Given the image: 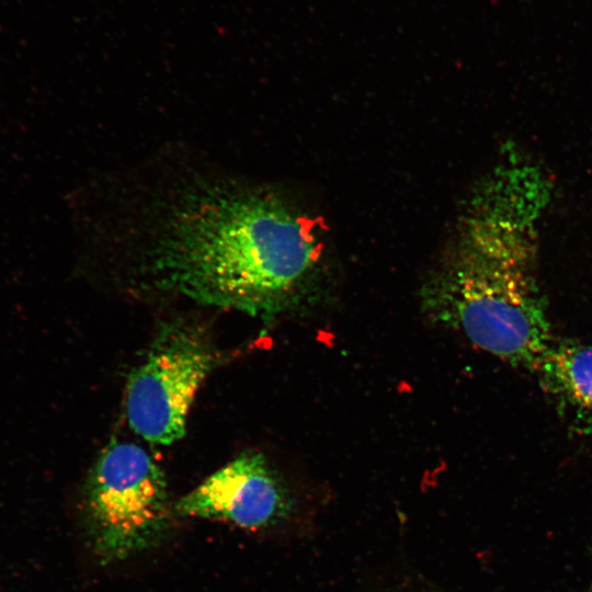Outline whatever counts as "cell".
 Listing matches in <instances>:
<instances>
[{"label": "cell", "instance_id": "6da1fadb", "mask_svg": "<svg viewBox=\"0 0 592 592\" xmlns=\"http://www.w3.org/2000/svg\"><path fill=\"white\" fill-rule=\"evenodd\" d=\"M152 224L143 267L156 288L265 319L297 301L321 251L311 219L224 182L186 186Z\"/></svg>", "mask_w": 592, "mask_h": 592}, {"label": "cell", "instance_id": "7a4b0ae2", "mask_svg": "<svg viewBox=\"0 0 592 592\" xmlns=\"http://www.w3.org/2000/svg\"><path fill=\"white\" fill-rule=\"evenodd\" d=\"M551 194L537 162L505 151L471 193L452 251L422 292L433 320L534 373L555 341L535 275Z\"/></svg>", "mask_w": 592, "mask_h": 592}, {"label": "cell", "instance_id": "3957f363", "mask_svg": "<svg viewBox=\"0 0 592 592\" xmlns=\"http://www.w3.org/2000/svg\"><path fill=\"white\" fill-rule=\"evenodd\" d=\"M84 514L102 563L124 560L158 545L171 513L163 473L151 455L130 442H111L84 487Z\"/></svg>", "mask_w": 592, "mask_h": 592}, {"label": "cell", "instance_id": "277c9868", "mask_svg": "<svg viewBox=\"0 0 592 592\" xmlns=\"http://www.w3.org/2000/svg\"><path fill=\"white\" fill-rule=\"evenodd\" d=\"M217 363V352L203 330L185 322L163 327L128 378L130 428L153 444L179 441L197 390Z\"/></svg>", "mask_w": 592, "mask_h": 592}, {"label": "cell", "instance_id": "5b68a950", "mask_svg": "<svg viewBox=\"0 0 592 592\" xmlns=\"http://www.w3.org/2000/svg\"><path fill=\"white\" fill-rule=\"evenodd\" d=\"M173 513L229 522L246 528L283 520L291 498L261 453L244 452L173 504Z\"/></svg>", "mask_w": 592, "mask_h": 592}, {"label": "cell", "instance_id": "8992f818", "mask_svg": "<svg viewBox=\"0 0 592 592\" xmlns=\"http://www.w3.org/2000/svg\"><path fill=\"white\" fill-rule=\"evenodd\" d=\"M535 373L567 423L592 435V345L555 340Z\"/></svg>", "mask_w": 592, "mask_h": 592}, {"label": "cell", "instance_id": "52a82bcc", "mask_svg": "<svg viewBox=\"0 0 592 592\" xmlns=\"http://www.w3.org/2000/svg\"><path fill=\"white\" fill-rule=\"evenodd\" d=\"M589 592H592V580H591V585H590Z\"/></svg>", "mask_w": 592, "mask_h": 592}]
</instances>
